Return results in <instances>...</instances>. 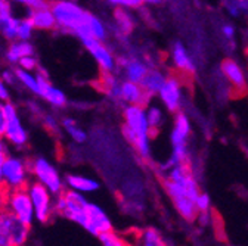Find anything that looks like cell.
I'll list each match as a JSON object with an SVG mask.
<instances>
[{"label": "cell", "mask_w": 248, "mask_h": 246, "mask_svg": "<svg viewBox=\"0 0 248 246\" xmlns=\"http://www.w3.org/2000/svg\"><path fill=\"white\" fill-rule=\"evenodd\" d=\"M163 188L180 217L186 221H195L198 215L195 201L201 190L189 162L177 164L166 171Z\"/></svg>", "instance_id": "1"}, {"label": "cell", "mask_w": 248, "mask_h": 246, "mask_svg": "<svg viewBox=\"0 0 248 246\" xmlns=\"http://www.w3.org/2000/svg\"><path fill=\"white\" fill-rule=\"evenodd\" d=\"M121 130L123 136L130 146L135 149L138 155L148 161L152 155V137L154 133L146 118V108L142 105H127L123 106L121 111Z\"/></svg>", "instance_id": "2"}, {"label": "cell", "mask_w": 248, "mask_h": 246, "mask_svg": "<svg viewBox=\"0 0 248 246\" xmlns=\"http://www.w3.org/2000/svg\"><path fill=\"white\" fill-rule=\"evenodd\" d=\"M101 86L105 96L121 108L127 105L146 106L152 101V98L146 93L140 83L121 78L117 72L102 74Z\"/></svg>", "instance_id": "3"}, {"label": "cell", "mask_w": 248, "mask_h": 246, "mask_svg": "<svg viewBox=\"0 0 248 246\" xmlns=\"http://www.w3.org/2000/svg\"><path fill=\"white\" fill-rule=\"evenodd\" d=\"M192 136V121L189 115L180 111L174 114L173 126L170 131V145H171V155L161 165V170L166 173L171 167L177 164L189 162V142Z\"/></svg>", "instance_id": "4"}, {"label": "cell", "mask_w": 248, "mask_h": 246, "mask_svg": "<svg viewBox=\"0 0 248 246\" xmlns=\"http://www.w3.org/2000/svg\"><path fill=\"white\" fill-rule=\"evenodd\" d=\"M50 9L56 18L58 28L65 33H71L76 37L83 29L89 11L80 6L74 0H55L50 3Z\"/></svg>", "instance_id": "5"}, {"label": "cell", "mask_w": 248, "mask_h": 246, "mask_svg": "<svg viewBox=\"0 0 248 246\" xmlns=\"http://www.w3.org/2000/svg\"><path fill=\"white\" fill-rule=\"evenodd\" d=\"M87 206L89 201L86 196L76 190H64L55 199V214H59L61 217H65L81 227L87 224Z\"/></svg>", "instance_id": "6"}, {"label": "cell", "mask_w": 248, "mask_h": 246, "mask_svg": "<svg viewBox=\"0 0 248 246\" xmlns=\"http://www.w3.org/2000/svg\"><path fill=\"white\" fill-rule=\"evenodd\" d=\"M30 164V173L34 177L36 181H39L43 186L56 198L65 190V180L61 177L58 168L46 158L37 157L34 159L28 161Z\"/></svg>", "instance_id": "7"}, {"label": "cell", "mask_w": 248, "mask_h": 246, "mask_svg": "<svg viewBox=\"0 0 248 246\" xmlns=\"http://www.w3.org/2000/svg\"><path fill=\"white\" fill-rule=\"evenodd\" d=\"M30 226L18 220L12 212L0 208V246H25Z\"/></svg>", "instance_id": "8"}, {"label": "cell", "mask_w": 248, "mask_h": 246, "mask_svg": "<svg viewBox=\"0 0 248 246\" xmlns=\"http://www.w3.org/2000/svg\"><path fill=\"white\" fill-rule=\"evenodd\" d=\"M160 103L164 106V109L169 114H177L182 111L185 105V80L182 78L180 74H169L164 86L161 87L160 93L157 95Z\"/></svg>", "instance_id": "9"}, {"label": "cell", "mask_w": 248, "mask_h": 246, "mask_svg": "<svg viewBox=\"0 0 248 246\" xmlns=\"http://www.w3.org/2000/svg\"><path fill=\"white\" fill-rule=\"evenodd\" d=\"M9 212H12L18 220L25 223L27 226H31L36 220L34 215V206L31 202V198L28 195L27 188L25 189H15V190H6L3 196V206Z\"/></svg>", "instance_id": "10"}, {"label": "cell", "mask_w": 248, "mask_h": 246, "mask_svg": "<svg viewBox=\"0 0 248 246\" xmlns=\"http://www.w3.org/2000/svg\"><path fill=\"white\" fill-rule=\"evenodd\" d=\"M81 43L87 50V53L95 60L98 68L101 70V74L117 72L118 55H115V52L109 44H107V42L96 40V39H84L81 40Z\"/></svg>", "instance_id": "11"}, {"label": "cell", "mask_w": 248, "mask_h": 246, "mask_svg": "<svg viewBox=\"0 0 248 246\" xmlns=\"http://www.w3.org/2000/svg\"><path fill=\"white\" fill-rule=\"evenodd\" d=\"M27 190L34 206L36 220L39 223H47L55 214V196L36 180L28 183Z\"/></svg>", "instance_id": "12"}, {"label": "cell", "mask_w": 248, "mask_h": 246, "mask_svg": "<svg viewBox=\"0 0 248 246\" xmlns=\"http://www.w3.org/2000/svg\"><path fill=\"white\" fill-rule=\"evenodd\" d=\"M0 170H2L5 186L8 190L25 189L28 186V178L31 175L28 161L16 157H8Z\"/></svg>", "instance_id": "13"}, {"label": "cell", "mask_w": 248, "mask_h": 246, "mask_svg": "<svg viewBox=\"0 0 248 246\" xmlns=\"http://www.w3.org/2000/svg\"><path fill=\"white\" fill-rule=\"evenodd\" d=\"M151 67L152 65H149L142 56L136 53H123L118 55L117 74L121 78H126L135 83H142Z\"/></svg>", "instance_id": "14"}, {"label": "cell", "mask_w": 248, "mask_h": 246, "mask_svg": "<svg viewBox=\"0 0 248 246\" xmlns=\"http://www.w3.org/2000/svg\"><path fill=\"white\" fill-rule=\"evenodd\" d=\"M220 74L235 95H244L248 90V80L244 67L233 58H225L220 62Z\"/></svg>", "instance_id": "15"}, {"label": "cell", "mask_w": 248, "mask_h": 246, "mask_svg": "<svg viewBox=\"0 0 248 246\" xmlns=\"http://www.w3.org/2000/svg\"><path fill=\"white\" fill-rule=\"evenodd\" d=\"M3 111H5V118H6V131L3 137L16 147L25 146L28 140V133L21 124L16 108L11 102H3Z\"/></svg>", "instance_id": "16"}, {"label": "cell", "mask_w": 248, "mask_h": 246, "mask_svg": "<svg viewBox=\"0 0 248 246\" xmlns=\"http://www.w3.org/2000/svg\"><path fill=\"white\" fill-rule=\"evenodd\" d=\"M170 62H171L173 68L177 71V74H180V75H192L197 71L195 60H194L189 49L179 40L171 43Z\"/></svg>", "instance_id": "17"}, {"label": "cell", "mask_w": 248, "mask_h": 246, "mask_svg": "<svg viewBox=\"0 0 248 246\" xmlns=\"http://www.w3.org/2000/svg\"><path fill=\"white\" fill-rule=\"evenodd\" d=\"M90 234L99 237L104 233H108L112 230V223L109 220V217L107 215V212L98 206L96 203L89 202L87 206V224L84 227Z\"/></svg>", "instance_id": "18"}, {"label": "cell", "mask_w": 248, "mask_h": 246, "mask_svg": "<svg viewBox=\"0 0 248 246\" xmlns=\"http://www.w3.org/2000/svg\"><path fill=\"white\" fill-rule=\"evenodd\" d=\"M37 80H39V96H42L46 102H49L55 108H64L68 103L67 95L61 88L55 87L52 81L47 78V74L43 70H39Z\"/></svg>", "instance_id": "19"}, {"label": "cell", "mask_w": 248, "mask_h": 246, "mask_svg": "<svg viewBox=\"0 0 248 246\" xmlns=\"http://www.w3.org/2000/svg\"><path fill=\"white\" fill-rule=\"evenodd\" d=\"M109 31L111 28L105 24V21L102 18H99L98 15L89 12L86 24L83 27V29L80 31V34L77 36L80 40L84 39H96V40H102L107 42L109 37Z\"/></svg>", "instance_id": "20"}, {"label": "cell", "mask_w": 248, "mask_h": 246, "mask_svg": "<svg viewBox=\"0 0 248 246\" xmlns=\"http://www.w3.org/2000/svg\"><path fill=\"white\" fill-rule=\"evenodd\" d=\"M27 18H30L36 29H42V31H50V29L58 28L56 18L50 9V5L42 8H31Z\"/></svg>", "instance_id": "21"}, {"label": "cell", "mask_w": 248, "mask_h": 246, "mask_svg": "<svg viewBox=\"0 0 248 246\" xmlns=\"http://www.w3.org/2000/svg\"><path fill=\"white\" fill-rule=\"evenodd\" d=\"M112 19H114L112 28L121 37H127L136 28V19H135V15L132 14V9L114 8Z\"/></svg>", "instance_id": "22"}, {"label": "cell", "mask_w": 248, "mask_h": 246, "mask_svg": "<svg viewBox=\"0 0 248 246\" xmlns=\"http://www.w3.org/2000/svg\"><path fill=\"white\" fill-rule=\"evenodd\" d=\"M167 77H169V72L163 71L158 67H151L140 84L151 98H155L160 93V90L164 86Z\"/></svg>", "instance_id": "23"}, {"label": "cell", "mask_w": 248, "mask_h": 246, "mask_svg": "<svg viewBox=\"0 0 248 246\" xmlns=\"http://www.w3.org/2000/svg\"><path fill=\"white\" fill-rule=\"evenodd\" d=\"M65 186L71 190L80 192L83 195L86 193H93L99 190L101 184L96 178H92L87 175H81V174H68L65 177Z\"/></svg>", "instance_id": "24"}, {"label": "cell", "mask_w": 248, "mask_h": 246, "mask_svg": "<svg viewBox=\"0 0 248 246\" xmlns=\"http://www.w3.org/2000/svg\"><path fill=\"white\" fill-rule=\"evenodd\" d=\"M146 118H148V122H149V126H151V130L154 134H157L161 131V129L164 127L166 124V119H167V111L164 109V106L160 103H152L149 102L146 106Z\"/></svg>", "instance_id": "25"}, {"label": "cell", "mask_w": 248, "mask_h": 246, "mask_svg": "<svg viewBox=\"0 0 248 246\" xmlns=\"http://www.w3.org/2000/svg\"><path fill=\"white\" fill-rule=\"evenodd\" d=\"M30 55H34V47L28 40L14 42L6 52V58L12 64H18L19 59H22L24 56H30Z\"/></svg>", "instance_id": "26"}, {"label": "cell", "mask_w": 248, "mask_h": 246, "mask_svg": "<svg viewBox=\"0 0 248 246\" xmlns=\"http://www.w3.org/2000/svg\"><path fill=\"white\" fill-rule=\"evenodd\" d=\"M61 126L64 129V131L71 137V140L77 145H83L87 140V133L86 130L78 124V122L71 118V116H65L61 121Z\"/></svg>", "instance_id": "27"}, {"label": "cell", "mask_w": 248, "mask_h": 246, "mask_svg": "<svg viewBox=\"0 0 248 246\" xmlns=\"http://www.w3.org/2000/svg\"><path fill=\"white\" fill-rule=\"evenodd\" d=\"M138 246H167L164 237L152 227L143 229L138 236Z\"/></svg>", "instance_id": "28"}, {"label": "cell", "mask_w": 248, "mask_h": 246, "mask_svg": "<svg viewBox=\"0 0 248 246\" xmlns=\"http://www.w3.org/2000/svg\"><path fill=\"white\" fill-rule=\"evenodd\" d=\"M222 8L231 18L248 16V0H222Z\"/></svg>", "instance_id": "29"}, {"label": "cell", "mask_w": 248, "mask_h": 246, "mask_svg": "<svg viewBox=\"0 0 248 246\" xmlns=\"http://www.w3.org/2000/svg\"><path fill=\"white\" fill-rule=\"evenodd\" d=\"M15 74H16L18 81L25 88H28L30 91H33V93L39 95V80H37V74H31V71L22 70V68L15 70Z\"/></svg>", "instance_id": "30"}, {"label": "cell", "mask_w": 248, "mask_h": 246, "mask_svg": "<svg viewBox=\"0 0 248 246\" xmlns=\"http://www.w3.org/2000/svg\"><path fill=\"white\" fill-rule=\"evenodd\" d=\"M18 25H19V19L11 16L9 19L0 24V33L8 40H18Z\"/></svg>", "instance_id": "31"}, {"label": "cell", "mask_w": 248, "mask_h": 246, "mask_svg": "<svg viewBox=\"0 0 248 246\" xmlns=\"http://www.w3.org/2000/svg\"><path fill=\"white\" fill-rule=\"evenodd\" d=\"M219 34L223 39L225 44L233 46L236 40V27L231 21H223L219 27Z\"/></svg>", "instance_id": "32"}, {"label": "cell", "mask_w": 248, "mask_h": 246, "mask_svg": "<svg viewBox=\"0 0 248 246\" xmlns=\"http://www.w3.org/2000/svg\"><path fill=\"white\" fill-rule=\"evenodd\" d=\"M99 240L102 243V246H133L132 243H129L127 239L121 237L120 234L114 233L112 230L108 233H104L99 236Z\"/></svg>", "instance_id": "33"}, {"label": "cell", "mask_w": 248, "mask_h": 246, "mask_svg": "<svg viewBox=\"0 0 248 246\" xmlns=\"http://www.w3.org/2000/svg\"><path fill=\"white\" fill-rule=\"evenodd\" d=\"M34 25L30 21V18H24L19 19V25H18V40H30L31 36H33L34 31Z\"/></svg>", "instance_id": "34"}, {"label": "cell", "mask_w": 248, "mask_h": 246, "mask_svg": "<svg viewBox=\"0 0 248 246\" xmlns=\"http://www.w3.org/2000/svg\"><path fill=\"white\" fill-rule=\"evenodd\" d=\"M112 8H126V9H138L145 5L143 0H105Z\"/></svg>", "instance_id": "35"}, {"label": "cell", "mask_w": 248, "mask_h": 246, "mask_svg": "<svg viewBox=\"0 0 248 246\" xmlns=\"http://www.w3.org/2000/svg\"><path fill=\"white\" fill-rule=\"evenodd\" d=\"M19 68L27 70V71H36L39 70V64H37V59L34 58V55H30V56H24L22 59H19Z\"/></svg>", "instance_id": "36"}, {"label": "cell", "mask_w": 248, "mask_h": 246, "mask_svg": "<svg viewBox=\"0 0 248 246\" xmlns=\"http://www.w3.org/2000/svg\"><path fill=\"white\" fill-rule=\"evenodd\" d=\"M195 205H197L198 212L210 211V208H211V199H210V196L205 192H200V195L197 196Z\"/></svg>", "instance_id": "37"}, {"label": "cell", "mask_w": 248, "mask_h": 246, "mask_svg": "<svg viewBox=\"0 0 248 246\" xmlns=\"http://www.w3.org/2000/svg\"><path fill=\"white\" fill-rule=\"evenodd\" d=\"M12 16V8L9 0H0V24Z\"/></svg>", "instance_id": "38"}, {"label": "cell", "mask_w": 248, "mask_h": 246, "mask_svg": "<svg viewBox=\"0 0 248 246\" xmlns=\"http://www.w3.org/2000/svg\"><path fill=\"white\" fill-rule=\"evenodd\" d=\"M197 223L201 226V227H207L211 224V212L210 211H204V212H198L197 215Z\"/></svg>", "instance_id": "39"}, {"label": "cell", "mask_w": 248, "mask_h": 246, "mask_svg": "<svg viewBox=\"0 0 248 246\" xmlns=\"http://www.w3.org/2000/svg\"><path fill=\"white\" fill-rule=\"evenodd\" d=\"M12 2L25 5V6H28L30 9H31V8H42V6H46V5H47V3L45 2V0H12Z\"/></svg>", "instance_id": "40"}, {"label": "cell", "mask_w": 248, "mask_h": 246, "mask_svg": "<svg viewBox=\"0 0 248 246\" xmlns=\"http://www.w3.org/2000/svg\"><path fill=\"white\" fill-rule=\"evenodd\" d=\"M45 127L50 131H58L59 130V124H58V121L50 116V115H46L45 116Z\"/></svg>", "instance_id": "41"}, {"label": "cell", "mask_w": 248, "mask_h": 246, "mask_svg": "<svg viewBox=\"0 0 248 246\" xmlns=\"http://www.w3.org/2000/svg\"><path fill=\"white\" fill-rule=\"evenodd\" d=\"M0 102H9V88L2 78H0Z\"/></svg>", "instance_id": "42"}, {"label": "cell", "mask_w": 248, "mask_h": 246, "mask_svg": "<svg viewBox=\"0 0 248 246\" xmlns=\"http://www.w3.org/2000/svg\"><path fill=\"white\" fill-rule=\"evenodd\" d=\"M2 78L6 84H14L15 81H18V78H16V74H15V71H11V70H6V71H3L2 72Z\"/></svg>", "instance_id": "43"}, {"label": "cell", "mask_w": 248, "mask_h": 246, "mask_svg": "<svg viewBox=\"0 0 248 246\" xmlns=\"http://www.w3.org/2000/svg\"><path fill=\"white\" fill-rule=\"evenodd\" d=\"M8 147H6V143L3 140V136H0V167H2V164L6 161L8 158Z\"/></svg>", "instance_id": "44"}, {"label": "cell", "mask_w": 248, "mask_h": 246, "mask_svg": "<svg viewBox=\"0 0 248 246\" xmlns=\"http://www.w3.org/2000/svg\"><path fill=\"white\" fill-rule=\"evenodd\" d=\"M6 131V118L3 111V102H0V136H5Z\"/></svg>", "instance_id": "45"}, {"label": "cell", "mask_w": 248, "mask_h": 246, "mask_svg": "<svg viewBox=\"0 0 248 246\" xmlns=\"http://www.w3.org/2000/svg\"><path fill=\"white\" fill-rule=\"evenodd\" d=\"M6 186H5V180H3V174H2V170H0V198H3L5 193H6Z\"/></svg>", "instance_id": "46"}, {"label": "cell", "mask_w": 248, "mask_h": 246, "mask_svg": "<svg viewBox=\"0 0 248 246\" xmlns=\"http://www.w3.org/2000/svg\"><path fill=\"white\" fill-rule=\"evenodd\" d=\"M143 2H145V5H160L164 2V0H143Z\"/></svg>", "instance_id": "47"}, {"label": "cell", "mask_w": 248, "mask_h": 246, "mask_svg": "<svg viewBox=\"0 0 248 246\" xmlns=\"http://www.w3.org/2000/svg\"><path fill=\"white\" fill-rule=\"evenodd\" d=\"M3 206V198H0V208Z\"/></svg>", "instance_id": "48"}, {"label": "cell", "mask_w": 248, "mask_h": 246, "mask_svg": "<svg viewBox=\"0 0 248 246\" xmlns=\"http://www.w3.org/2000/svg\"><path fill=\"white\" fill-rule=\"evenodd\" d=\"M245 55H247V58H248V46H247V50H245Z\"/></svg>", "instance_id": "49"}, {"label": "cell", "mask_w": 248, "mask_h": 246, "mask_svg": "<svg viewBox=\"0 0 248 246\" xmlns=\"http://www.w3.org/2000/svg\"><path fill=\"white\" fill-rule=\"evenodd\" d=\"M247 37H248V22H247Z\"/></svg>", "instance_id": "50"}]
</instances>
